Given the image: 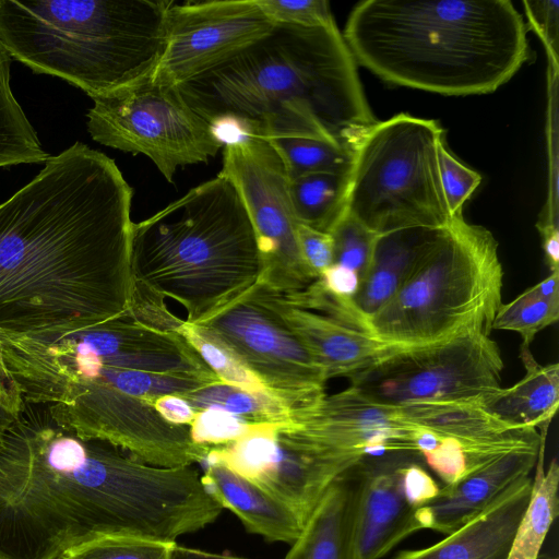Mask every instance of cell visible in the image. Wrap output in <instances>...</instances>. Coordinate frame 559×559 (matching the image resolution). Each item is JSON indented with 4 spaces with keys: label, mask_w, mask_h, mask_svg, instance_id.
<instances>
[{
    "label": "cell",
    "mask_w": 559,
    "mask_h": 559,
    "mask_svg": "<svg viewBox=\"0 0 559 559\" xmlns=\"http://www.w3.org/2000/svg\"><path fill=\"white\" fill-rule=\"evenodd\" d=\"M176 88L205 121L235 120L248 138H318L353 152L377 122L336 23L275 24Z\"/></svg>",
    "instance_id": "3"
},
{
    "label": "cell",
    "mask_w": 559,
    "mask_h": 559,
    "mask_svg": "<svg viewBox=\"0 0 559 559\" xmlns=\"http://www.w3.org/2000/svg\"><path fill=\"white\" fill-rule=\"evenodd\" d=\"M348 174H310L290 180L289 197L296 221L330 233L345 213Z\"/></svg>",
    "instance_id": "27"
},
{
    "label": "cell",
    "mask_w": 559,
    "mask_h": 559,
    "mask_svg": "<svg viewBox=\"0 0 559 559\" xmlns=\"http://www.w3.org/2000/svg\"><path fill=\"white\" fill-rule=\"evenodd\" d=\"M58 423L82 437L107 441L144 463L160 467L203 463L210 450L192 440L189 426L165 420L152 402L112 388L82 394Z\"/></svg>",
    "instance_id": "15"
},
{
    "label": "cell",
    "mask_w": 559,
    "mask_h": 559,
    "mask_svg": "<svg viewBox=\"0 0 559 559\" xmlns=\"http://www.w3.org/2000/svg\"><path fill=\"white\" fill-rule=\"evenodd\" d=\"M274 26L255 0L173 1L152 81L176 87L233 58Z\"/></svg>",
    "instance_id": "14"
},
{
    "label": "cell",
    "mask_w": 559,
    "mask_h": 559,
    "mask_svg": "<svg viewBox=\"0 0 559 559\" xmlns=\"http://www.w3.org/2000/svg\"><path fill=\"white\" fill-rule=\"evenodd\" d=\"M132 197L114 159L75 142L0 204V334L129 316Z\"/></svg>",
    "instance_id": "2"
},
{
    "label": "cell",
    "mask_w": 559,
    "mask_h": 559,
    "mask_svg": "<svg viewBox=\"0 0 559 559\" xmlns=\"http://www.w3.org/2000/svg\"><path fill=\"white\" fill-rule=\"evenodd\" d=\"M539 448L540 444L510 451L455 483L440 486L438 493L415 513L418 531L431 530L449 535L462 527L511 486L532 475Z\"/></svg>",
    "instance_id": "17"
},
{
    "label": "cell",
    "mask_w": 559,
    "mask_h": 559,
    "mask_svg": "<svg viewBox=\"0 0 559 559\" xmlns=\"http://www.w3.org/2000/svg\"><path fill=\"white\" fill-rule=\"evenodd\" d=\"M418 429L397 407L376 402L349 385L290 409L287 421L278 425L277 438L320 451L365 457L396 452L417 454Z\"/></svg>",
    "instance_id": "13"
},
{
    "label": "cell",
    "mask_w": 559,
    "mask_h": 559,
    "mask_svg": "<svg viewBox=\"0 0 559 559\" xmlns=\"http://www.w3.org/2000/svg\"><path fill=\"white\" fill-rule=\"evenodd\" d=\"M445 228L409 227L379 235L345 324L362 331L366 321L393 298Z\"/></svg>",
    "instance_id": "19"
},
{
    "label": "cell",
    "mask_w": 559,
    "mask_h": 559,
    "mask_svg": "<svg viewBox=\"0 0 559 559\" xmlns=\"http://www.w3.org/2000/svg\"><path fill=\"white\" fill-rule=\"evenodd\" d=\"M11 60L0 41V167L45 163L50 155L10 86Z\"/></svg>",
    "instance_id": "26"
},
{
    "label": "cell",
    "mask_w": 559,
    "mask_h": 559,
    "mask_svg": "<svg viewBox=\"0 0 559 559\" xmlns=\"http://www.w3.org/2000/svg\"><path fill=\"white\" fill-rule=\"evenodd\" d=\"M538 559H557V558H550V557H546V556L540 555Z\"/></svg>",
    "instance_id": "42"
},
{
    "label": "cell",
    "mask_w": 559,
    "mask_h": 559,
    "mask_svg": "<svg viewBox=\"0 0 559 559\" xmlns=\"http://www.w3.org/2000/svg\"><path fill=\"white\" fill-rule=\"evenodd\" d=\"M502 369L490 333L466 331L430 344L400 346L349 379L350 385L389 406L480 403L500 388Z\"/></svg>",
    "instance_id": "9"
},
{
    "label": "cell",
    "mask_w": 559,
    "mask_h": 559,
    "mask_svg": "<svg viewBox=\"0 0 559 559\" xmlns=\"http://www.w3.org/2000/svg\"><path fill=\"white\" fill-rule=\"evenodd\" d=\"M175 544L132 537H105L78 545L61 557L64 559H170Z\"/></svg>",
    "instance_id": "33"
},
{
    "label": "cell",
    "mask_w": 559,
    "mask_h": 559,
    "mask_svg": "<svg viewBox=\"0 0 559 559\" xmlns=\"http://www.w3.org/2000/svg\"><path fill=\"white\" fill-rule=\"evenodd\" d=\"M269 141L281 156L290 180L310 174H345L352 166L353 152L323 139L290 136Z\"/></svg>",
    "instance_id": "29"
},
{
    "label": "cell",
    "mask_w": 559,
    "mask_h": 559,
    "mask_svg": "<svg viewBox=\"0 0 559 559\" xmlns=\"http://www.w3.org/2000/svg\"><path fill=\"white\" fill-rule=\"evenodd\" d=\"M176 332L183 336L221 382L271 394L235 352L205 326L181 319Z\"/></svg>",
    "instance_id": "30"
},
{
    "label": "cell",
    "mask_w": 559,
    "mask_h": 559,
    "mask_svg": "<svg viewBox=\"0 0 559 559\" xmlns=\"http://www.w3.org/2000/svg\"><path fill=\"white\" fill-rule=\"evenodd\" d=\"M356 465L323 493L284 559H360L356 539Z\"/></svg>",
    "instance_id": "22"
},
{
    "label": "cell",
    "mask_w": 559,
    "mask_h": 559,
    "mask_svg": "<svg viewBox=\"0 0 559 559\" xmlns=\"http://www.w3.org/2000/svg\"><path fill=\"white\" fill-rule=\"evenodd\" d=\"M133 297L166 298L202 324L248 294L264 274L258 237L233 182L222 175L133 223Z\"/></svg>",
    "instance_id": "5"
},
{
    "label": "cell",
    "mask_w": 559,
    "mask_h": 559,
    "mask_svg": "<svg viewBox=\"0 0 559 559\" xmlns=\"http://www.w3.org/2000/svg\"><path fill=\"white\" fill-rule=\"evenodd\" d=\"M397 408L408 423L444 438L473 440L514 430L495 419L478 402H426Z\"/></svg>",
    "instance_id": "25"
},
{
    "label": "cell",
    "mask_w": 559,
    "mask_h": 559,
    "mask_svg": "<svg viewBox=\"0 0 559 559\" xmlns=\"http://www.w3.org/2000/svg\"><path fill=\"white\" fill-rule=\"evenodd\" d=\"M274 24L318 26L335 23L325 0H255Z\"/></svg>",
    "instance_id": "36"
},
{
    "label": "cell",
    "mask_w": 559,
    "mask_h": 559,
    "mask_svg": "<svg viewBox=\"0 0 559 559\" xmlns=\"http://www.w3.org/2000/svg\"><path fill=\"white\" fill-rule=\"evenodd\" d=\"M503 269L487 228L463 217L447 227L393 298L362 331L391 345H425L466 331L490 333Z\"/></svg>",
    "instance_id": "7"
},
{
    "label": "cell",
    "mask_w": 559,
    "mask_h": 559,
    "mask_svg": "<svg viewBox=\"0 0 559 559\" xmlns=\"http://www.w3.org/2000/svg\"><path fill=\"white\" fill-rule=\"evenodd\" d=\"M290 409L324 394L325 376L309 350L266 301L261 284L202 324Z\"/></svg>",
    "instance_id": "12"
},
{
    "label": "cell",
    "mask_w": 559,
    "mask_h": 559,
    "mask_svg": "<svg viewBox=\"0 0 559 559\" xmlns=\"http://www.w3.org/2000/svg\"><path fill=\"white\" fill-rule=\"evenodd\" d=\"M58 559H64V558L60 557V558H58Z\"/></svg>",
    "instance_id": "43"
},
{
    "label": "cell",
    "mask_w": 559,
    "mask_h": 559,
    "mask_svg": "<svg viewBox=\"0 0 559 559\" xmlns=\"http://www.w3.org/2000/svg\"><path fill=\"white\" fill-rule=\"evenodd\" d=\"M222 507L192 466L144 463L23 403L0 440V559H58L105 537L176 543Z\"/></svg>",
    "instance_id": "1"
},
{
    "label": "cell",
    "mask_w": 559,
    "mask_h": 559,
    "mask_svg": "<svg viewBox=\"0 0 559 559\" xmlns=\"http://www.w3.org/2000/svg\"><path fill=\"white\" fill-rule=\"evenodd\" d=\"M181 396L195 412L218 408L252 423L283 424L289 418V408L271 394L223 382L207 384Z\"/></svg>",
    "instance_id": "28"
},
{
    "label": "cell",
    "mask_w": 559,
    "mask_h": 559,
    "mask_svg": "<svg viewBox=\"0 0 559 559\" xmlns=\"http://www.w3.org/2000/svg\"><path fill=\"white\" fill-rule=\"evenodd\" d=\"M165 0H0L12 59L92 99L151 80L165 49Z\"/></svg>",
    "instance_id": "6"
},
{
    "label": "cell",
    "mask_w": 559,
    "mask_h": 559,
    "mask_svg": "<svg viewBox=\"0 0 559 559\" xmlns=\"http://www.w3.org/2000/svg\"><path fill=\"white\" fill-rule=\"evenodd\" d=\"M255 423L218 408L197 412L189 426L192 440L209 448L228 444L251 430Z\"/></svg>",
    "instance_id": "34"
},
{
    "label": "cell",
    "mask_w": 559,
    "mask_h": 559,
    "mask_svg": "<svg viewBox=\"0 0 559 559\" xmlns=\"http://www.w3.org/2000/svg\"><path fill=\"white\" fill-rule=\"evenodd\" d=\"M532 475L511 486L479 515L442 540L394 559H506L532 492Z\"/></svg>",
    "instance_id": "20"
},
{
    "label": "cell",
    "mask_w": 559,
    "mask_h": 559,
    "mask_svg": "<svg viewBox=\"0 0 559 559\" xmlns=\"http://www.w3.org/2000/svg\"><path fill=\"white\" fill-rule=\"evenodd\" d=\"M24 401L8 377L0 359V440L16 420Z\"/></svg>",
    "instance_id": "39"
},
{
    "label": "cell",
    "mask_w": 559,
    "mask_h": 559,
    "mask_svg": "<svg viewBox=\"0 0 559 559\" xmlns=\"http://www.w3.org/2000/svg\"><path fill=\"white\" fill-rule=\"evenodd\" d=\"M542 442L532 476V492L518 524L506 559H538L549 528L559 513V466L554 459L544 467L548 427L540 428Z\"/></svg>",
    "instance_id": "24"
},
{
    "label": "cell",
    "mask_w": 559,
    "mask_h": 559,
    "mask_svg": "<svg viewBox=\"0 0 559 559\" xmlns=\"http://www.w3.org/2000/svg\"><path fill=\"white\" fill-rule=\"evenodd\" d=\"M530 23L542 37L547 50L551 52L555 66L558 60V13L557 0L524 1Z\"/></svg>",
    "instance_id": "38"
},
{
    "label": "cell",
    "mask_w": 559,
    "mask_h": 559,
    "mask_svg": "<svg viewBox=\"0 0 559 559\" xmlns=\"http://www.w3.org/2000/svg\"><path fill=\"white\" fill-rule=\"evenodd\" d=\"M170 559H246L242 557L216 554L191 547L180 546L177 543L173 546Z\"/></svg>",
    "instance_id": "41"
},
{
    "label": "cell",
    "mask_w": 559,
    "mask_h": 559,
    "mask_svg": "<svg viewBox=\"0 0 559 559\" xmlns=\"http://www.w3.org/2000/svg\"><path fill=\"white\" fill-rule=\"evenodd\" d=\"M525 374L509 388L487 394L480 406L508 429L549 426L559 405V364L540 365L528 347L521 346Z\"/></svg>",
    "instance_id": "23"
},
{
    "label": "cell",
    "mask_w": 559,
    "mask_h": 559,
    "mask_svg": "<svg viewBox=\"0 0 559 559\" xmlns=\"http://www.w3.org/2000/svg\"><path fill=\"white\" fill-rule=\"evenodd\" d=\"M203 463L201 477L206 489L223 509L239 518L248 532L267 542L296 540L305 522L286 502L214 459L206 457Z\"/></svg>",
    "instance_id": "21"
},
{
    "label": "cell",
    "mask_w": 559,
    "mask_h": 559,
    "mask_svg": "<svg viewBox=\"0 0 559 559\" xmlns=\"http://www.w3.org/2000/svg\"><path fill=\"white\" fill-rule=\"evenodd\" d=\"M329 234L333 240V264L354 271L361 282L371 264L379 235L347 214Z\"/></svg>",
    "instance_id": "32"
},
{
    "label": "cell",
    "mask_w": 559,
    "mask_h": 559,
    "mask_svg": "<svg viewBox=\"0 0 559 559\" xmlns=\"http://www.w3.org/2000/svg\"><path fill=\"white\" fill-rule=\"evenodd\" d=\"M442 191L453 218L463 217V206L481 181L478 173L460 163L443 142L439 151Z\"/></svg>",
    "instance_id": "35"
},
{
    "label": "cell",
    "mask_w": 559,
    "mask_h": 559,
    "mask_svg": "<svg viewBox=\"0 0 559 559\" xmlns=\"http://www.w3.org/2000/svg\"><path fill=\"white\" fill-rule=\"evenodd\" d=\"M152 403L159 415L173 425L190 426L197 414L189 402L178 394L164 395Z\"/></svg>",
    "instance_id": "40"
},
{
    "label": "cell",
    "mask_w": 559,
    "mask_h": 559,
    "mask_svg": "<svg viewBox=\"0 0 559 559\" xmlns=\"http://www.w3.org/2000/svg\"><path fill=\"white\" fill-rule=\"evenodd\" d=\"M443 142L435 120L399 114L377 121L353 151L344 214L378 235L450 226L455 218L439 169Z\"/></svg>",
    "instance_id": "8"
},
{
    "label": "cell",
    "mask_w": 559,
    "mask_h": 559,
    "mask_svg": "<svg viewBox=\"0 0 559 559\" xmlns=\"http://www.w3.org/2000/svg\"><path fill=\"white\" fill-rule=\"evenodd\" d=\"M219 175L236 187L254 227L264 263L260 283L283 295L305 289L317 277L298 247L290 179L274 146L262 138L225 145Z\"/></svg>",
    "instance_id": "11"
},
{
    "label": "cell",
    "mask_w": 559,
    "mask_h": 559,
    "mask_svg": "<svg viewBox=\"0 0 559 559\" xmlns=\"http://www.w3.org/2000/svg\"><path fill=\"white\" fill-rule=\"evenodd\" d=\"M559 319V298L539 294L534 286L516 298L501 304L492 329L512 331L522 338L521 346L528 347L535 336Z\"/></svg>",
    "instance_id": "31"
},
{
    "label": "cell",
    "mask_w": 559,
    "mask_h": 559,
    "mask_svg": "<svg viewBox=\"0 0 559 559\" xmlns=\"http://www.w3.org/2000/svg\"><path fill=\"white\" fill-rule=\"evenodd\" d=\"M261 287L269 305L302 342L326 381L335 377L349 378L400 347L323 313L296 307L282 294L263 284Z\"/></svg>",
    "instance_id": "18"
},
{
    "label": "cell",
    "mask_w": 559,
    "mask_h": 559,
    "mask_svg": "<svg viewBox=\"0 0 559 559\" xmlns=\"http://www.w3.org/2000/svg\"><path fill=\"white\" fill-rule=\"evenodd\" d=\"M87 131L97 143L144 154L168 182L178 167L207 162L223 145L177 88L147 80L93 99Z\"/></svg>",
    "instance_id": "10"
},
{
    "label": "cell",
    "mask_w": 559,
    "mask_h": 559,
    "mask_svg": "<svg viewBox=\"0 0 559 559\" xmlns=\"http://www.w3.org/2000/svg\"><path fill=\"white\" fill-rule=\"evenodd\" d=\"M343 36L356 62L383 81L451 96L491 93L528 58L509 0H366Z\"/></svg>",
    "instance_id": "4"
},
{
    "label": "cell",
    "mask_w": 559,
    "mask_h": 559,
    "mask_svg": "<svg viewBox=\"0 0 559 559\" xmlns=\"http://www.w3.org/2000/svg\"><path fill=\"white\" fill-rule=\"evenodd\" d=\"M296 238L306 265L317 278L333 265V240L329 233L298 223L296 225Z\"/></svg>",
    "instance_id": "37"
},
{
    "label": "cell",
    "mask_w": 559,
    "mask_h": 559,
    "mask_svg": "<svg viewBox=\"0 0 559 559\" xmlns=\"http://www.w3.org/2000/svg\"><path fill=\"white\" fill-rule=\"evenodd\" d=\"M408 452L365 456L357 465L356 539L360 559H380L418 531L415 513L440 485Z\"/></svg>",
    "instance_id": "16"
}]
</instances>
